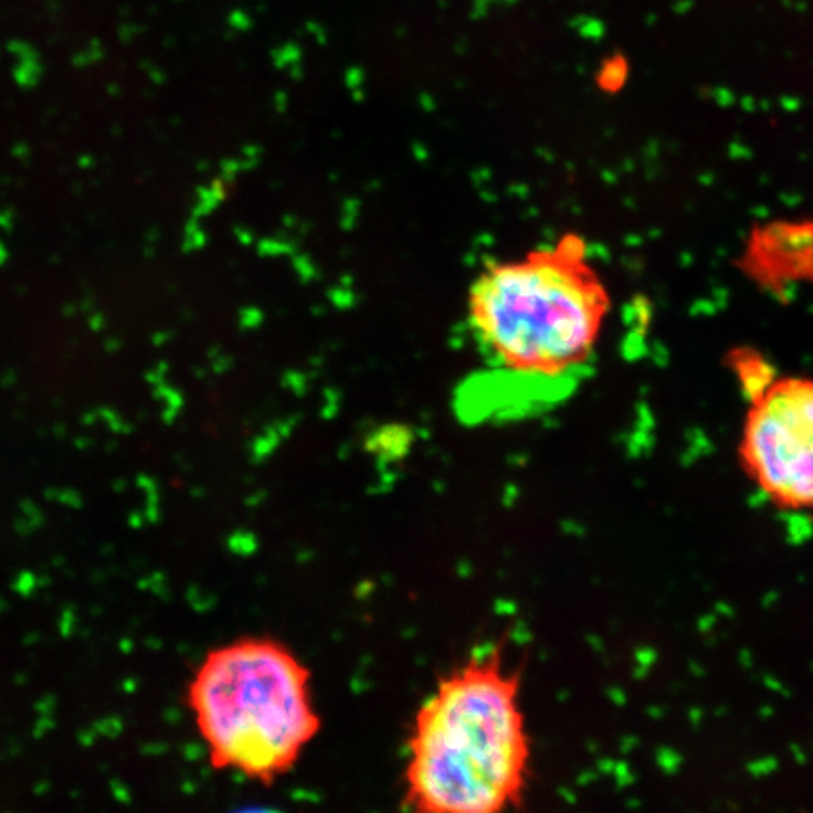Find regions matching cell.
Masks as SVG:
<instances>
[{"label":"cell","instance_id":"3","mask_svg":"<svg viewBox=\"0 0 813 813\" xmlns=\"http://www.w3.org/2000/svg\"><path fill=\"white\" fill-rule=\"evenodd\" d=\"M184 700L211 769L264 788L291 774L323 731L312 671L275 636L211 646Z\"/></svg>","mask_w":813,"mask_h":813},{"label":"cell","instance_id":"4","mask_svg":"<svg viewBox=\"0 0 813 813\" xmlns=\"http://www.w3.org/2000/svg\"><path fill=\"white\" fill-rule=\"evenodd\" d=\"M740 454L770 501L813 508V379L788 377L757 390Z\"/></svg>","mask_w":813,"mask_h":813},{"label":"cell","instance_id":"2","mask_svg":"<svg viewBox=\"0 0 813 813\" xmlns=\"http://www.w3.org/2000/svg\"><path fill=\"white\" fill-rule=\"evenodd\" d=\"M609 309V291L577 237L486 267L467 298L471 331L494 371L558 394L590 362Z\"/></svg>","mask_w":813,"mask_h":813},{"label":"cell","instance_id":"5","mask_svg":"<svg viewBox=\"0 0 813 813\" xmlns=\"http://www.w3.org/2000/svg\"><path fill=\"white\" fill-rule=\"evenodd\" d=\"M247 813H262V812H247Z\"/></svg>","mask_w":813,"mask_h":813},{"label":"cell","instance_id":"1","mask_svg":"<svg viewBox=\"0 0 813 813\" xmlns=\"http://www.w3.org/2000/svg\"><path fill=\"white\" fill-rule=\"evenodd\" d=\"M531 774L520 673L503 648L441 674L406 732L403 813H516Z\"/></svg>","mask_w":813,"mask_h":813}]
</instances>
